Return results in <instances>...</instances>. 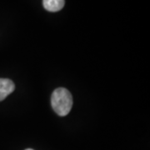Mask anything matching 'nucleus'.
I'll return each instance as SVG.
<instances>
[{
	"label": "nucleus",
	"mask_w": 150,
	"mask_h": 150,
	"mask_svg": "<svg viewBox=\"0 0 150 150\" xmlns=\"http://www.w3.org/2000/svg\"><path fill=\"white\" fill-rule=\"evenodd\" d=\"M13 82L8 79H0V101H3L11 93L14 91Z\"/></svg>",
	"instance_id": "2"
},
{
	"label": "nucleus",
	"mask_w": 150,
	"mask_h": 150,
	"mask_svg": "<svg viewBox=\"0 0 150 150\" xmlns=\"http://www.w3.org/2000/svg\"><path fill=\"white\" fill-rule=\"evenodd\" d=\"M64 0H43L44 8L49 12H58L61 10L64 6Z\"/></svg>",
	"instance_id": "3"
},
{
	"label": "nucleus",
	"mask_w": 150,
	"mask_h": 150,
	"mask_svg": "<svg viewBox=\"0 0 150 150\" xmlns=\"http://www.w3.org/2000/svg\"><path fill=\"white\" fill-rule=\"evenodd\" d=\"M25 150H33V149H25Z\"/></svg>",
	"instance_id": "4"
},
{
	"label": "nucleus",
	"mask_w": 150,
	"mask_h": 150,
	"mask_svg": "<svg viewBox=\"0 0 150 150\" xmlns=\"http://www.w3.org/2000/svg\"><path fill=\"white\" fill-rule=\"evenodd\" d=\"M51 103L57 114L59 116H66L73 106V97L68 89L59 88L55 89L52 94Z\"/></svg>",
	"instance_id": "1"
}]
</instances>
